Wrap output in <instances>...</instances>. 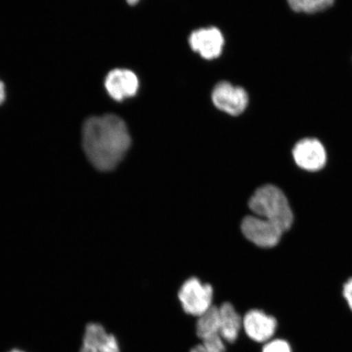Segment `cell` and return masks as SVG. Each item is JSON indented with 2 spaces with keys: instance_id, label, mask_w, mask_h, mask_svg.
<instances>
[{
  "instance_id": "3",
  "label": "cell",
  "mask_w": 352,
  "mask_h": 352,
  "mask_svg": "<svg viewBox=\"0 0 352 352\" xmlns=\"http://www.w3.org/2000/svg\"><path fill=\"white\" fill-rule=\"evenodd\" d=\"M213 294L212 286L201 283L199 279L192 277L183 284L178 297L187 314L199 318L213 306Z\"/></svg>"
},
{
  "instance_id": "14",
  "label": "cell",
  "mask_w": 352,
  "mask_h": 352,
  "mask_svg": "<svg viewBox=\"0 0 352 352\" xmlns=\"http://www.w3.org/2000/svg\"><path fill=\"white\" fill-rule=\"evenodd\" d=\"M263 352H292L289 343L283 340H276L267 342Z\"/></svg>"
},
{
  "instance_id": "11",
  "label": "cell",
  "mask_w": 352,
  "mask_h": 352,
  "mask_svg": "<svg viewBox=\"0 0 352 352\" xmlns=\"http://www.w3.org/2000/svg\"><path fill=\"white\" fill-rule=\"evenodd\" d=\"M219 311L220 336L224 342H235L243 327V320L230 302H223Z\"/></svg>"
},
{
  "instance_id": "9",
  "label": "cell",
  "mask_w": 352,
  "mask_h": 352,
  "mask_svg": "<svg viewBox=\"0 0 352 352\" xmlns=\"http://www.w3.org/2000/svg\"><path fill=\"white\" fill-rule=\"evenodd\" d=\"M243 327L248 336L255 342L270 340L277 327L276 320L261 310H250L244 316Z\"/></svg>"
},
{
  "instance_id": "2",
  "label": "cell",
  "mask_w": 352,
  "mask_h": 352,
  "mask_svg": "<svg viewBox=\"0 0 352 352\" xmlns=\"http://www.w3.org/2000/svg\"><path fill=\"white\" fill-rule=\"evenodd\" d=\"M254 215L278 226L284 232L289 230L294 214L285 193L272 184L258 188L249 201Z\"/></svg>"
},
{
  "instance_id": "15",
  "label": "cell",
  "mask_w": 352,
  "mask_h": 352,
  "mask_svg": "<svg viewBox=\"0 0 352 352\" xmlns=\"http://www.w3.org/2000/svg\"><path fill=\"white\" fill-rule=\"evenodd\" d=\"M342 294L352 311V277L343 285Z\"/></svg>"
},
{
  "instance_id": "17",
  "label": "cell",
  "mask_w": 352,
  "mask_h": 352,
  "mask_svg": "<svg viewBox=\"0 0 352 352\" xmlns=\"http://www.w3.org/2000/svg\"><path fill=\"white\" fill-rule=\"evenodd\" d=\"M6 98V89L4 83L0 80V104L3 103Z\"/></svg>"
},
{
  "instance_id": "4",
  "label": "cell",
  "mask_w": 352,
  "mask_h": 352,
  "mask_svg": "<svg viewBox=\"0 0 352 352\" xmlns=\"http://www.w3.org/2000/svg\"><path fill=\"white\" fill-rule=\"evenodd\" d=\"M241 232L246 239L262 248H274L285 232L276 224L256 215H248L242 220Z\"/></svg>"
},
{
  "instance_id": "1",
  "label": "cell",
  "mask_w": 352,
  "mask_h": 352,
  "mask_svg": "<svg viewBox=\"0 0 352 352\" xmlns=\"http://www.w3.org/2000/svg\"><path fill=\"white\" fill-rule=\"evenodd\" d=\"M82 140L87 160L100 171L116 169L131 143L125 122L114 114L88 118L82 126Z\"/></svg>"
},
{
  "instance_id": "6",
  "label": "cell",
  "mask_w": 352,
  "mask_h": 352,
  "mask_svg": "<svg viewBox=\"0 0 352 352\" xmlns=\"http://www.w3.org/2000/svg\"><path fill=\"white\" fill-rule=\"evenodd\" d=\"M293 157L296 164L303 170L318 171L327 162V153L322 143L318 139L305 138L294 145Z\"/></svg>"
},
{
  "instance_id": "13",
  "label": "cell",
  "mask_w": 352,
  "mask_h": 352,
  "mask_svg": "<svg viewBox=\"0 0 352 352\" xmlns=\"http://www.w3.org/2000/svg\"><path fill=\"white\" fill-rule=\"evenodd\" d=\"M289 6L296 12L316 13L327 10L334 0H287Z\"/></svg>"
},
{
  "instance_id": "5",
  "label": "cell",
  "mask_w": 352,
  "mask_h": 352,
  "mask_svg": "<svg viewBox=\"0 0 352 352\" xmlns=\"http://www.w3.org/2000/svg\"><path fill=\"white\" fill-rule=\"evenodd\" d=\"M212 100L219 109L237 116L248 107L249 96L243 88L234 87L228 82H221L214 88Z\"/></svg>"
},
{
  "instance_id": "7",
  "label": "cell",
  "mask_w": 352,
  "mask_h": 352,
  "mask_svg": "<svg viewBox=\"0 0 352 352\" xmlns=\"http://www.w3.org/2000/svg\"><path fill=\"white\" fill-rule=\"evenodd\" d=\"M104 87L113 100L122 101L138 94L139 80L131 70L116 69L105 78Z\"/></svg>"
},
{
  "instance_id": "19",
  "label": "cell",
  "mask_w": 352,
  "mask_h": 352,
  "mask_svg": "<svg viewBox=\"0 0 352 352\" xmlns=\"http://www.w3.org/2000/svg\"><path fill=\"white\" fill-rule=\"evenodd\" d=\"M8 352H25V351H21V350H19V349H12L10 351H8Z\"/></svg>"
},
{
  "instance_id": "18",
  "label": "cell",
  "mask_w": 352,
  "mask_h": 352,
  "mask_svg": "<svg viewBox=\"0 0 352 352\" xmlns=\"http://www.w3.org/2000/svg\"><path fill=\"white\" fill-rule=\"evenodd\" d=\"M126 1L130 4V6H135V4L139 2V0H126Z\"/></svg>"
},
{
  "instance_id": "12",
  "label": "cell",
  "mask_w": 352,
  "mask_h": 352,
  "mask_svg": "<svg viewBox=\"0 0 352 352\" xmlns=\"http://www.w3.org/2000/svg\"><path fill=\"white\" fill-rule=\"evenodd\" d=\"M197 336L204 341L220 336L219 307L212 306L198 318L196 324Z\"/></svg>"
},
{
  "instance_id": "8",
  "label": "cell",
  "mask_w": 352,
  "mask_h": 352,
  "mask_svg": "<svg viewBox=\"0 0 352 352\" xmlns=\"http://www.w3.org/2000/svg\"><path fill=\"white\" fill-rule=\"evenodd\" d=\"M192 50L204 58H217L222 54L224 43L220 30L215 28L200 29L193 32L189 37Z\"/></svg>"
},
{
  "instance_id": "10",
  "label": "cell",
  "mask_w": 352,
  "mask_h": 352,
  "mask_svg": "<svg viewBox=\"0 0 352 352\" xmlns=\"http://www.w3.org/2000/svg\"><path fill=\"white\" fill-rule=\"evenodd\" d=\"M80 352H121L117 338L98 323L87 324Z\"/></svg>"
},
{
  "instance_id": "16",
  "label": "cell",
  "mask_w": 352,
  "mask_h": 352,
  "mask_svg": "<svg viewBox=\"0 0 352 352\" xmlns=\"http://www.w3.org/2000/svg\"><path fill=\"white\" fill-rule=\"evenodd\" d=\"M190 352H220V351L211 350L210 349H208V347L205 346L204 345L199 344V345L195 346V347H192Z\"/></svg>"
}]
</instances>
